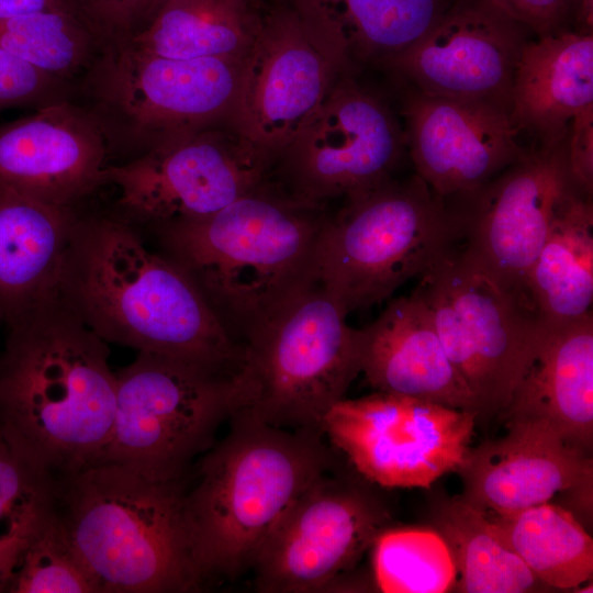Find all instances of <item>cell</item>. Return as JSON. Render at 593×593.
<instances>
[{
    "instance_id": "obj_1",
    "label": "cell",
    "mask_w": 593,
    "mask_h": 593,
    "mask_svg": "<svg viewBox=\"0 0 593 593\" xmlns=\"http://www.w3.org/2000/svg\"><path fill=\"white\" fill-rule=\"evenodd\" d=\"M57 295L105 343L235 376V340L193 280L115 215L77 213Z\"/></svg>"
},
{
    "instance_id": "obj_16",
    "label": "cell",
    "mask_w": 593,
    "mask_h": 593,
    "mask_svg": "<svg viewBox=\"0 0 593 593\" xmlns=\"http://www.w3.org/2000/svg\"><path fill=\"white\" fill-rule=\"evenodd\" d=\"M405 147V134L390 110L342 77L284 150L293 194L318 203L370 189L391 179Z\"/></svg>"
},
{
    "instance_id": "obj_12",
    "label": "cell",
    "mask_w": 593,
    "mask_h": 593,
    "mask_svg": "<svg viewBox=\"0 0 593 593\" xmlns=\"http://www.w3.org/2000/svg\"><path fill=\"white\" fill-rule=\"evenodd\" d=\"M477 418L471 411L376 391L335 403L322 432L366 481L429 488L462 468Z\"/></svg>"
},
{
    "instance_id": "obj_41",
    "label": "cell",
    "mask_w": 593,
    "mask_h": 593,
    "mask_svg": "<svg viewBox=\"0 0 593 593\" xmlns=\"http://www.w3.org/2000/svg\"><path fill=\"white\" fill-rule=\"evenodd\" d=\"M167 0H147L146 9L148 10L158 9Z\"/></svg>"
},
{
    "instance_id": "obj_27",
    "label": "cell",
    "mask_w": 593,
    "mask_h": 593,
    "mask_svg": "<svg viewBox=\"0 0 593 593\" xmlns=\"http://www.w3.org/2000/svg\"><path fill=\"white\" fill-rule=\"evenodd\" d=\"M262 20L251 0H167L146 29L124 40L166 58L243 61Z\"/></svg>"
},
{
    "instance_id": "obj_7",
    "label": "cell",
    "mask_w": 593,
    "mask_h": 593,
    "mask_svg": "<svg viewBox=\"0 0 593 593\" xmlns=\"http://www.w3.org/2000/svg\"><path fill=\"white\" fill-rule=\"evenodd\" d=\"M460 240L456 214L416 174L346 197L327 217L316 277L347 314L389 299Z\"/></svg>"
},
{
    "instance_id": "obj_5",
    "label": "cell",
    "mask_w": 593,
    "mask_h": 593,
    "mask_svg": "<svg viewBox=\"0 0 593 593\" xmlns=\"http://www.w3.org/2000/svg\"><path fill=\"white\" fill-rule=\"evenodd\" d=\"M228 434L203 456L186 512L204 577L251 567L269 532L316 478L333 467L318 432L269 425L236 411Z\"/></svg>"
},
{
    "instance_id": "obj_28",
    "label": "cell",
    "mask_w": 593,
    "mask_h": 593,
    "mask_svg": "<svg viewBox=\"0 0 593 593\" xmlns=\"http://www.w3.org/2000/svg\"><path fill=\"white\" fill-rule=\"evenodd\" d=\"M432 522L452 557L456 591L525 593L549 589L525 566L488 515L462 495L437 499Z\"/></svg>"
},
{
    "instance_id": "obj_20",
    "label": "cell",
    "mask_w": 593,
    "mask_h": 593,
    "mask_svg": "<svg viewBox=\"0 0 593 593\" xmlns=\"http://www.w3.org/2000/svg\"><path fill=\"white\" fill-rule=\"evenodd\" d=\"M109 153L88 111L51 102L0 127V184L48 205L75 209L103 184Z\"/></svg>"
},
{
    "instance_id": "obj_37",
    "label": "cell",
    "mask_w": 593,
    "mask_h": 593,
    "mask_svg": "<svg viewBox=\"0 0 593 593\" xmlns=\"http://www.w3.org/2000/svg\"><path fill=\"white\" fill-rule=\"evenodd\" d=\"M567 159L574 184L593 193V104L578 112L567 136Z\"/></svg>"
},
{
    "instance_id": "obj_31",
    "label": "cell",
    "mask_w": 593,
    "mask_h": 593,
    "mask_svg": "<svg viewBox=\"0 0 593 593\" xmlns=\"http://www.w3.org/2000/svg\"><path fill=\"white\" fill-rule=\"evenodd\" d=\"M377 588L384 593H444L455 589L457 571L434 528H385L372 544Z\"/></svg>"
},
{
    "instance_id": "obj_2",
    "label": "cell",
    "mask_w": 593,
    "mask_h": 593,
    "mask_svg": "<svg viewBox=\"0 0 593 593\" xmlns=\"http://www.w3.org/2000/svg\"><path fill=\"white\" fill-rule=\"evenodd\" d=\"M109 347L57 293L13 324L0 354V430L53 486L93 466L109 439Z\"/></svg>"
},
{
    "instance_id": "obj_22",
    "label": "cell",
    "mask_w": 593,
    "mask_h": 593,
    "mask_svg": "<svg viewBox=\"0 0 593 593\" xmlns=\"http://www.w3.org/2000/svg\"><path fill=\"white\" fill-rule=\"evenodd\" d=\"M502 416L548 423L571 445L593 444V315L541 321L532 358Z\"/></svg>"
},
{
    "instance_id": "obj_25",
    "label": "cell",
    "mask_w": 593,
    "mask_h": 593,
    "mask_svg": "<svg viewBox=\"0 0 593 593\" xmlns=\"http://www.w3.org/2000/svg\"><path fill=\"white\" fill-rule=\"evenodd\" d=\"M292 10L343 69L385 61L415 43L448 0H290Z\"/></svg>"
},
{
    "instance_id": "obj_13",
    "label": "cell",
    "mask_w": 593,
    "mask_h": 593,
    "mask_svg": "<svg viewBox=\"0 0 593 593\" xmlns=\"http://www.w3.org/2000/svg\"><path fill=\"white\" fill-rule=\"evenodd\" d=\"M331 470L298 495L258 549L251 567L259 592L324 591L387 528L390 515L376 493Z\"/></svg>"
},
{
    "instance_id": "obj_11",
    "label": "cell",
    "mask_w": 593,
    "mask_h": 593,
    "mask_svg": "<svg viewBox=\"0 0 593 593\" xmlns=\"http://www.w3.org/2000/svg\"><path fill=\"white\" fill-rule=\"evenodd\" d=\"M270 157L236 133L209 127L171 137L121 165L103 184L118 188L116 214L150 230L208 217L264 183Z\"/></svg>"
},
{
    "instance_id": "obj_9",
    "label": "cell",
    "mask_w": 593,
    "mask_h": 593,
    "mask_svg": "<svg viewBox=\"0 0 593 593\" xmlns=\"http://www.w3.org/2000/svg\"><path fill=\"white\" fill-rule=\"evenodd\" d=\"M111 433L94 463L123 467L153 481L186 479L239 410L234 376L148 353L116 372Z\"/></svg>"
},
{
    "instance_id": "obj_15",
    "label": "cell",
    "mask_w": 593,
    "mask_h": 593,
    "mask_svg": "<svg viewBox=\"0 0 593 593\" xmlns=\"http://www.w3.org/2000/svg\"><path fill=\"white\" fill-rule=\"evenodd\" d=\"M343 71L292 9L271 13L243 60L232 109L236 130L269 157L284 152Z\"/></svg>"
},
{
    "instance_id": "obj_30",
    "label": "cell",
    "mask_w": 593,
    "mask_h": 593,
    "mask_svg": "<svg viewBox=\"0 0 593 593\" xmlns=\"http://www.w3.org/2000/svg\"><path fill=\"white\" fill-rule=\"evenodd\" d=\"M103 41L75 10L47 9L0 20V49L56 78L74 72Z\"/></svg>"
},
{
    "instance_id": "obj_23",
    "label": "cell",
    "mask_w": 593,
    "mask_h": 593,
    "mask_svg": "<svg viewBox=\"0 0 593 593\" xmlns=\"http://www.w3.org/2000/svg\"><path fill=\"white\" fill-rule=\"evenodd\" d=\"M593 104V33L559 31L529 40L516 65L511 119L539 145L563 141L574 115Z\"/></svg>"
},
{
    "instance_id": "obj_19",
    "label": "cell",
    "mask_w": 593,
    "mask_h": 593,
    "mask_svg": "<svg viewBox=\"0 0 593 593\" xmlns=\"http://www.w3.org/2000/svg\"><path fill=\"white\" fill-rule=\"evenodd\" d=\"M507 433L470 448L458 471L462 496L486 515H510L559 494L592 512L593 459L563 439L548 423L506 422ZM575 515V514H574Z\"/></svg>"
},
{
    "instance_id": "obj_34",
    "label": "cell",
    "mask_w": 593,
    "mask_h": 593,
    "mask_svg": "<svg viewBox=\"0 0 593 593\" xmlns=\"http://www.w3.org/2000/svg\"><path fill=\"white\" fill-rule=\"evenodd\" d=\"M58 81L59 78L0 49V109L40 101Z\"/></svg>"
},
{
    "instance_id": "obj_6",
    "label": "cell",
    "mask_w": 593,
    "mask_h": 593,
    "mask_svg": "<svg viewBox=\"0 0 593 593\" xmlns=\"http://www.w3.org/2000/svg\"><path fill=\"white\" fill-rule=\"evenodd\" d=\"M317 280L249 329L234 376L240 407L269 425L323 434L361 372V333Z\"/></svg>"
},
{
    "instance_id": "obj_38",
    "label": "cell",
    "mask_w": 593,
    "mask_h": 593,
    "mask_svg": "<svg viewBox=\"0 0 593 593\" xmlns=\"http://www.w3.org/2000/svg\"><path fill=\"white\" fill-rule=\"evenodd\" d=\"M49 512L40 518L21 523L0 535V592H9L25 549Z\"/></svg>"
},
{
    "instance_id": "obj_24",
    "label": "cell",
    "mask_w": 593,
    "mask_h": 593,
    "mask_svg": "<svg viewBox=\"0 0 593 593\" xmlns=\"http://www.w3.org/2000/svg\"><path fill=\"white\" fill-rule=\"evenodd\" d=\"M76 215L0 184V323H15L57 293Z\"/></svg>"
},
{
    "instance_id": "obj_36",
    "label": "cell",
    "mask_w": 593,
    "mask_h": 593,
    "mask_svg": "<svg viewBox=\"0 0 593 593\" xmlns=\"http://www.w3.org/2000/svg\"><path fill=\"white\" fill-rule=\"evenodd\" d=\"M538 36L562 31L572 0H488Z\"/></svg>"
},
{
    "instance_id": "obj_40",
    "label": "cell",
    "mask_w": 593,
    "mask_h": 593,
    "mask_svg": "<svg viewBox=\"0 0 593 593\" xmlns=\"http://www.w3.org/2000/svg\"><path fill=\"white\" fill-rule=\"evenodd\" d=\"M573 11L581 24V31L592 32L593 0H572Z\"/></svg>"
},
{
    "instance_id": "obj_10",
    "label": "cell",
    "mask_w": 593,
    "mask_h": 593,
    "mask_svg": "<svg viewBox=\"0 0 593 593\" xmlns=\"http://www.w3.org/2000/svg\"><path fill=\"white\" fill-rule=\"evenodd\" d=\"M242 65L222 58H166L126 40L108 42L88 74L93 103L88 112L110 150L128 149L137 157L232 112Z\"/></svg>"
},
{
    "instance_id": "obj_32",
    "label": "cell",
    "mask_w": 593,
    "mask_h": 593,
    "mask_svg": "<svg viewBox=\"0 0 593 593\" xmlns=\"http://www.w3.org/2000/svg\"><path fill=\"white\" fill-rule=\"evenodd\" d=\"M9 592L99 593L52 510L25 549Z\"/></svg>"
},
{
    "instance_id": "obj_26",
    "label": "cell",
    "mask_w": 593,
    "mask_h": 593,
    "mask_svg": "<svg viewBox=\"0 0 593 593\" xmlns=\"http://www.w3.org/2000/svg\"><path fill=\"white\" fill-rule=\"evenodd\" d=\"M527 291L541 321L560 324L592 314L593 201L572 188L559 202L534 261Z\"/></svg>"
},
{
    "instance_id": "obj_21",
    "label": "cell",
    "mask_w": 593,
    "mask_h": 593,
    "mask_svg": "<svg viewBox=\"0 0 593 593\" xmlns=\"http://www.w3.org/2000/svg\"><path fill=\"white\" fill-rule=\"evenodd\" d=\"M361 333V372L376 390L474 412L473 394L448 358L424 302L392 300Z\"/></svg>"
},
{
    "instance_id": "obj_3",
    "label": "cell",
    "mask_w": 593,
    "mask_h": 593,
    "mask_svg": "<svg viewBox=\"0 0 593 593\" xmlns=\"http://www.w3.org/2000/svg\"><path fill=\"white\" fill-rule=\"evenodd\" d=\"M327 216L317 202L264 183L219 212L152 230L161 254L197 284L233 335H243L317 280Z\"/></svg>"
},
{
    "instance_id": "obj_39",
    "label": "cell",
    "mask_w": 593,
    "mask_h": 593,
    "mask_svg": "<svg viewBox=\"0 0 593 593\" xmlns=\"http://www.w3.org/2000/svg\"><path fill=\"white\" fill-rule=\"evenodd\" d=\"M47 9L78 11L71 0H0V20Z\"/></svg>"
},
{
    "instance_id": "obj_33",
    "label": "cell",
    "mask_w": 593,
    "mask_h": 593,
    "mask_svg": "<svg viewBox=\"0 0 593 593\" xmlns=\"http://www.w3.org/2000/svg\"><path fill=\"white\" fill-rule=\"evenodd\" d=\"M53 484L10 444L0 430V535L36 519L52 508Z\"/></svg>"
},
{
    "instance_id": "obj_4",
    "label": "cell",
    "mask_w": 593,
    "mask_h": 593,
    "mask_svg": "<svg viewBox=\"0 0 593 593\" xmlns=\"http://www.w3.org/2000/svg\"><path fill=\"white\" fill-rule=\"evenodd\" d=\"M187 478L153 481L111 463L53 488L52 511L99 593H186L205 581L186 512Z\"/></svg>"
},
{
    "instance_id": "obj_8",
    "label": "cell",
    "mask_w": 593,
    "mask_h": 593,
    "mask_svg": "<svg viewBox=\"0 0 593 593\" xmlns=\"http://www.w3.org/2000/svg\"><path fill=\"white\" fill-rule=\"evenodd\" d=\"M444 349L478 405L502 415L532 358L541 320L529 294L455 246L419 278Z\"/></svg>"
},
{
    "instance_id": "obj_18",
    "label": "cell",
    "mask_w": 593,
    "mask_h": 593,
    "mask_svg": "<svg viewBox=\"0 0 593 593\" xmlns=\"http://www.w3.org/2000/svg\"><path fill=\"white\" fill-rule=\"evenodd\" d=\"M403 115L415 174L446 201L481 188L526 152L510 110L488 101L413 89Z\"/></svg>"
},
{
    "instance_id": "obj_29",
    "label": "cell",
    "mask_w": 593,
    "mask_h": 593,
    "mask_svg": "<svg viewBox=\"0 0 593 593\" xmlns=\"http://www.w3.org/2000/svg\"><path fill=\"white\" fill-rule=\"evenodd\" d=\"M533 574L549 589L575 590L592 579L593 540L579 518L556 503L488 515Z\"/></svg>"
},
{
    "instance_id": "obj_14",
    "label": "cell",
    "mask_w": 593,
    "mask_h": 593,
    "mask_svg": "<svg viewBox=\"0 0 593 593\" xmlns=\"http://www.w3.org/2000/svg\"><path fill=\"white\" fill-rule=\"evenodd\" d=\"M574 187L567 137L526 149L491 181L455 200L451 208L465 248L501 279L528 293L527 278L555 211Z\"/></svg>"
},
{
    "instance_id": "obj_17",
    "label": "cell",
    "mask_w": 593,
    "mask_h": 593,
    "mask_svg": "<svg viewBox=\"0 0 593 593\" xmlns=\"http://www.w3.org/2000/svg\"><path fill=\"white\" fill-rule=\"evenodd\" d=\"M529 33L488 0H455L415 43L382 64L424 94L488 101L511 112Z\"/></svg>"
},
{
    "instance_id": "obj_35",
    "label": "cell",
    "mask_w": 593,
    "mask_h": 593,
    "mask_svg": "<svg viewBox=\"0 0 593 593\" xmlns=\"http://www.w3.org/2000/svg\"><path fill=\"white\" fill-rule=\"evenodd\" d=\"M80 14L105 42L121 41L133 33L147 0H71Z\"/></svg>"
}]
</instances>
